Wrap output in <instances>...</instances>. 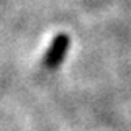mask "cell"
<instances>
[{"label": "cell", "instance_id": "6da1fadb", "mask_svg": "<svg viewBox=\"0 0 131 131\" xmlns=\"http://www.w3.org/2000/svg\"><path fill=\"white\" fill-rule=\"evenodd\" d=\"M69 44H71V39L66 33H59L54 39H52L51 46L48 48L46 54H44V66L48 69H56L57 66L62 62L66 52L69 49Z\"/></svg>", "mask_w": 131, "mask_h": 131}]
</instances>
